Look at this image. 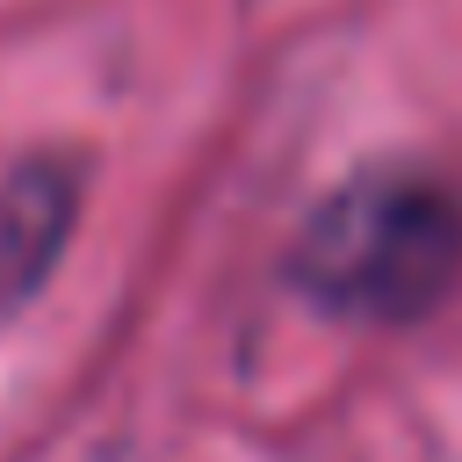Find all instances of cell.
I'll list each match as a JSON object with an SVG mask.
<instances>
[{"instance_id": "1", "label": "cell", "mask_w": 462, "mask_h": 462, "mask_svg": "<svg viewBox=\"0 0 462 462\" xmlns=\"http://www.w3.org/2000/svg\"><path fill=\"white\" fill-rule=\"evenodd\" d=\"M462 274V202L433 173H361L318 202L296 238V282L361 325L426 318Z\"/></svg>"}, {"instance_id": "2", "label": "cell", "mask_w": 462, "mask_h": 462, "mask_svg": "<svg viewBox=\"0 0 462 462\" xmlns=\"http://www.w3.org/2000/svg\"><path fill=\"white\" fill-rule=\"evenodd\" d=\"M79 217V159L36 152L0 180V303H22L65 253Z\"/></svg>"}]
</instances>
